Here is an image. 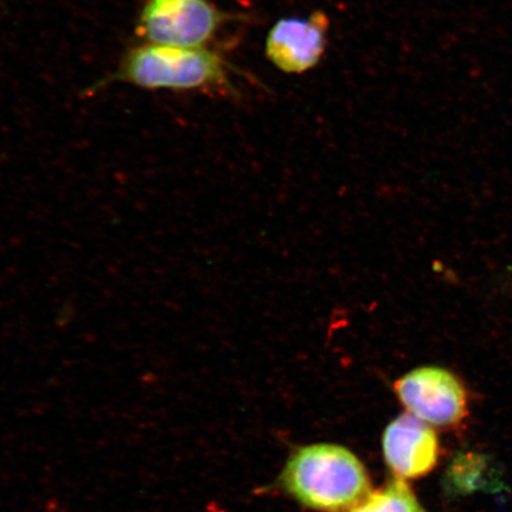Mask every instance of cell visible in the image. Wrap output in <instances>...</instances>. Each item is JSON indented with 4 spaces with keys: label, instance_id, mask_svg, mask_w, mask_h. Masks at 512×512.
I'll list each match as a JSON object with an SVG mask.
<instances>
[{
    "label": "cell",
    "instance_id": "6da1fadb",
    "mask_svg": "<svg viewBox=\"0 0 512 512\" xmlns=\"http://www.w3.org/2000/svg\"><path fill=\"white\" fill-rule=\"evenodd\" d=\"M280 482L298 503L320 512H347L371 491L361 460L335 444L298 448L287 460Z\"/></svg>",
    "mask_w": 512,
    "mask_h": 512
},
{
    "label": "cell",
    "instance_id": "7a4b0ae2",
    "mask_svg": "<svg viewBox=\"0 0 512 512\" xmlns=\"http://www.w3.org/2000/svg\"><path fill=\"white\" fill-rule=\"evenodd\" d=\"M227 63L215 50L144 43L127 50L114 73L93 91L124 83L145 91L187 92L223 85Z\"/></svg>",
    "mask_w": 512,
    "mask_h": 512
},
{
    "label": "cell",
    "instance_id": "3957f363",
    "mask_svg": "<svg viewBox=\"0 0 512 512\" xmlns=\"http://www.w3.org/2000/svg\"><path fill=\"white\" fill-rule=\"evenodd\" d=\"M227 18L210 0H145L136 31L144 43L204 48Z\"/></svg>",
    "mask_w": 512,
    "mask_h": 512
},
{
    "label": "cell",
    "instance_id": "277c9868",
    "mask_svg": "<svg viewBox=\"0 0 512 512\" xmlns=\"http://www.w3.org/2000/svg\"><path fill=\"white\" fill-rule=\"evenodd\" d=\"M407 413L443 430L462 426L470 413L469 390L460 377L439 366L408 371L394 384Z\"/></svg>",
    "mask_w": 512,
    "mask_h": 512
},
{
    "label": "cell",
    "instance_id": "5b68a950",
    "mask_svg": "<svg viewBox=\"0 0 512 512\" xmlns=\"http://www.w3.org/2000/svg\"><path fill=\"white\" fill-rule=\"evenodd\" d=\"M329 27V17L320 10L306 18L279 19L266 38L267 59L286 74L309 72L322 60Z\"/></svg>",
    "mask_w": 512,
    "mask_h": 512
},
{
    "label": "cell",
    "instance_id": "8992f818",
    "mask_svg": "<svg viewBox=\"0 0 512 512\" xmlns=\"http://www.w3.org/2000/svg\"><path fill=\"white\" fill-rule=\"evenodd\" d=\"M382 450L394 477L419 479L430 475L438 465L440 441L432 426L406 413L384 431Z\"/></svg>",
    "mask_w": 512,
    "mask_h": 512
},
{
    "label": "cell",
    "instance_id": "52a82bcc",
    "mask_svg": "<svg viewBox=\"0 0 512 512\" xmlns=\"http://www.w3.org/2000/svg\"><path fill=\"white\" fill-rule=\"evenodd\" d=\"M347 512H428L405 479L394 477Z\"/></svg>",
    "mask_w": 512,
    "mask_h": 512
}]
</instances>
